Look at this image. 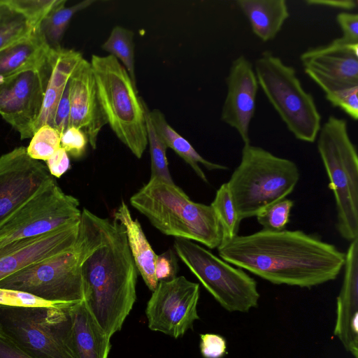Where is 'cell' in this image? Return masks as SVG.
<instances>
[{
    "label": "cell",
    "instance_id": "cell-1",
    "mask_svg": "<svg viewBox=\"0 0 358 358\" xmlns=\"http://www.w3.org/2000/svg\"><path fill=\"white\" fill-rule=\"evenodd\" d=\"M84 301L111 337L120 331L136 299L137 268L125 229L117 220L83 208L76 241Z\"/></svg>",
    "mask_w": 358,
    "mask_h": 358
},
{
    "label": "cell",
    "instance_id": "cell-2",
    "mask_svg": "<svg viewBox=\"0 0 358 358\" xmlns=\"http://www.w3.org/2000/svg\"><path fill=\"white\" fill-rule=\"evenodd\" d=\"M221 259L275 285L311 288L335 280L345 254L301 230L263 229L221 243Z\"/></svg>",
    "mask_w": 358,
    "mask_h": 358
},
{
    "label": "cell",
    "instance_id": "cell-3",
    "mask_svg": "<svg viewBox=\"0 0 358 358\" xmlns=\"http://www.w3.org/2000/svg\"><path fill=\"white\" fill-rule=\"evenodd\" d=\"M129 201L165 235L196 241L210 249L222 242L221 228L210 204L192 201L174 182L150 177Z\"/></svg>",
    "mask_w": 358,
    "mask_h": 358
},
{
    "label": "cell",
    "instance_id": "cell-4",
    "mask_svg": "<svg viewBox=\"0 0 358 358\" xmlns=\"http://www.w3.org/2000/svg\"><path fill=\"white\" fill-rule=\"evenodd\" d=\"M297 165L259 146L243 144L241 162L227 182L241 222L285 199L299 180Z\"/></svg>",
    "mask_w": 358,
    "mask_h": 358
},
{
    "label": "cell",
    "instance_id": "cell-5",
    "mask_svg": "<svg viewBox=\"0 0 358 358\" xmlns=\"http://www.w3.org/2000/svg\"><path fill=\"white\" fill-rule=\"evenodd\" d=\"M316 140L335 199L337 231L343 238L352 241L358 238V156L347 121L329 115Z\"/></svg>",
    "mask_w": 358,
    "mask_h": 358
},
{
    "label": "cell",
    "instance_id": "cell-6",
    "mask_svg": "<svg viewBox=\"0 0 358 358\" xmlns=\"http://www.w3.org/2000/svg\"><path fill=\"white\" fill-rule=\"evenodd\" d=\"M90 62L108 124L118 139L141 159L148 145L143 99L115 57L94 54Z\"/></svg>",
    "mask_w": 358,
    "mask_h": 358
},
{
    "label": "cell",
    "instance_id": "cell-7",
    "mask_svg": "<svg viewBox=\"0 0 358 358\" xmlns=\"http://www.w3.org/2000/svg\"><path fill=\"white\" fill-rule=\"evenodd\" d=\"M0 305V333L32 358H78L73 344L71 307Z\"/></svg>",
    "mask_w": 358,
    "mask_h": 358
},
{
    "label": "cell",
    "instance_id": "cell-8",
    "mask_svg": "<svg viewBox=\"0 0 358 358\" xmlns=\"http://www.w3.org/2000/svg\"><path fill=\"white\" fill-rule=\"evenodd\" d=\"M253 66L259 87L289 131L299 141L314 143L322 115L295 69L270 51H264Z\"/></svg>",
    "mask_w": 358,
    "mask_h": 358
},
{
    "label": "cell",
    "instance_id": "cell-9",
    "mask_svg": "<svg viewBox=\"0 0 358 358\" xmlns=\"http://www.w3.org/2000/svg\"><path fill=\"white\" fill-rule=\"evenodd\" d=\"M81 212L78 200L55 179L0 222V258L34 237L79 222Z\"/></svg>",
    "mask_w": 358,
    "mask_h": 358
},
{
    "label": "cell",
    "instance_id": "cell-10",
    "mask_svg": "<svg viewBox=\"0 0 358 358\" xmlns=\"http://www.w3.org/2000/svg\"><path fill=\"white\" fill-rule=\"evenodd\" d=\"M178 257L225 310L247 313L258 306L256 280L210 250L189 240L176 238Z\"/></svg>",
    "mask_w": 358,
    "mask_h": 358
},
{
    "label": "cell",
    "instance_id": "cell-11",
    "mask_svg": "<svg viewBox=\"0 0 358 358\" xmlns=\"http://www.w3.org/2000/svg\"><path fill=\"white\" fill-rule=\"evenodd\" d=\"M0 288L25 292L62 303L84 300L79 252L76 244L0 281Z\"/></svg>",
    "mask_w": 358,
    "mask_h": 358
},
{
    "label": "cell",
    "instance_id": "cell-12",
    "mask_svg": "<svg viewBox=\"0 0 358 358\" xmlns=\"http://www.w3.org/2000/svg\"><path fill=\"white\" fill-rule=\"evenodd\" d=\"M50 75L48 57L40 68L0 80V115L22 140L35 133Z\"/></svg>",
    "mask_w": 358,
    "mask_h": 358
},
{
    "label": "cell",
    "instance_id": "cell-13",
    "mask_svg": "<svg viewBox=\"0 0 358 358\" xmlns=\"http://www.w3.org/2000/svg\"><path fill=\"white\" fill-rule=\"evenodd\" d=\"M199 285L184 276L159 281L147 303L148 327L178 338L199 319Z\"/></svg>",
    "mask_w": 358,
    "mask_h": 358
},
{
    "label": "cell",
    "instance_id": "cell-14",
    "mask_svg": "<svg viewBox=\"0 0 358 358\" xmlns=\"http://www.w3.org/2000/svg\"><path fill=\"white\" fill-rule=\"evenodd\" d=\"M55 180L20 146L0 156V222Z\"/></svg>",
    "mask_w": 358,
    "mask_h": 358
},
{
    "label": "cell",
    "instance_id": "cell-15",
    "mask_svg": "<svg viewBox=\"0 0 358 358\" xmlns=\"http://www.w3.org/2000/svg\"><path fill=\"white\" fill-rule=\"evenodd\" d=\"M225 80L227 94L221 120L238 132L243 144L250 143L249 130L259 87L253 64L244 55L238 56L232 62Z\"/></svg>",
    "mask_w": 358,
    "mask_h": 358
},
{
    "label": "cell",
    "instance_id": "cell-16",
    "mask_svg": "<svg viewBox=\"0 0 358 358\" xmlns=\"http://www.w3.org/2000/svg\"><path fill=\"white\" fill-rule=\"evenodd\" d=\"M70 123L83 130L93 149L99 134L108 124L101 106L91 64L82 59L69 80Z\"/></svg>",
    "mask_w": 358,
    "mask_h": 358
},
{
    "label": "cell",
    "instance_id": "cell-17",
    "mask_svg": "<svg viewBox=\"0 0 358 358\" xmlns=\"http://www.w3.org/2000/svg\"><path fill=\"white\" fill-rule=\"evenodd\" d=\"M345 254L334 334L347 352L358 358V238L350 241Z\"/></svg>",
    "mask_w": 358,
    "mask_h": 358
},
{
    "label": "cell",
    "instance_id": "cell-18",
    "mask_svg": "<svg viewBox=\"0 0 358 358\" xmlns=\"http://www.w3.org/2000/svg\"><path fill=\"white\" fill-rule=\"evenodd\" d=\"M80 221L32 238L0 258V281L17 271L72 248L77 239Z\"/></svg>",
    "mask_w": 358,
    "mask_h": 358
},
{
    "label": "cell",
    "instance_id": "cell-19",
    "mask_svg": "<svg viewBox=\"0 0 358 358\" xmlns=\"http://www.w3.org/2000/svg\"><path fill=\"white\" fill-rule=\"evenodd\" d=\"M83 59L80 52L72 49L62 47L50 49L48 55L50 75L35 131L45 124L54 127L57 105L67 83Z\"/></svg>",
    "mask_w": 358,
    "mask_h": 358
},
{
    "label": "cell",
    "instance_id": "cell-20",
    "mask_svg": "<svg viewBox=\"0 0 358 358\" xmlns=\"http://www.w3.org/2000/svg\"><path fill=\"white\" fill-rule=\"evenodd\" d=\"M73 344L78 358H108L110 342L84 301L71 307Z\"/></svg>",
    "mask_w": 358,
    "mask_h": 358
},
{
    "label": "cell",
    "instance_id": "cell-21",
    "mask_svg": "<svg viewBox=\"0 0 358 358\" xmlns=\"http://www.w3.org/2000/svg\"><path fill=\"white\" fill-rule=\"evenodd\" d=\"M50 48L39 28L0 50V80L41 67Z\"/></svg>",
    "mask_w": 358,
    "mask_h": 358
},
{
    "label": "cell",
    "instance_id": "cell-22",
    "mask_svg": "<svg viewBox=\"0 0 358 358\" xmlns=\"http://www.w3.org/2000/svg\"><path fill=\"white\" fill-rule=\"evenodd\" d=\"M114 220L124 228L128 245L138 271L145 285L153 292L159 281L155 276V262L157 255L149 243L137 219H134L128 206L122 201L114 213Z\"/></svg>",
    "mask_w": 358,
    "mask_h": 358
},
{
    "label": "cell",
    "instance_id": "cell-23",
    "mask_svg": "<svg viewBox=\"0 0 358 358\" xmlns=\"http://www.w3.org/2000/svg\"><path fill=\"white\" fill-rule=\"evenodd\" d=\"M254 34L262 41L273 40L289 17L285 0H238Z\"/></svg>",
    "mask_w": 358,
    "mask_h": 358
},
{
    "label": "cell",
    "instance_id": "cell-24",
    "mask_svg": "<svg viewBox=\"0 0 358 358\" xmlns=\"http://www.w3.org/2000/svg\"><path fill=\"white\" fill-rule=\"evenodd\" d=\"M151 122L167 148L176 152L190 167L197 176L204 182L208 180L206 174L200 167L203 165L208 171H227V166L208 161L203 158L189 143V142L179 134L166 121L164 115L159 109L148 110Z\"/></svg>",
    "mask_w": 358,
    "mask_h": 358
},
{
    "label": "cell",
    "instance_id": "cell-25",
    "mask_svg": "<svg viewBox=\"0 0 358 358\" xmlns=\"http://www.w3.org/2000/svg\"><path fill=\"white\" fill-rule=\"evenodd\" d=\"M304 71L332 80L358 84V56L348 52L322 55L301 61Z\"/></svg>",
    "mask_w": 358,
    "mask_h": 358
},
{
    "label": "cell",
    "instance_id": "cell-26",
    "mask_svg": "<svg viewBox=\"0 0 358 358\" xmlns=\"http://www.w3.org/2000/svg\"><path fill=\"white\" fill-rule=\"evenodd\" d=\"M95 2V0H85L70 7H66L65 4L61 5L42 21L39 30L50 49L55 50L62 47L61 42L72 17Z\"/></svg>",
    "mask_w": 358,
    "mask_h": 358
},
{
    "label": "cell",
    "instance_id": "cell-27",
    "mask_svg": "<svg viewBox=\"0 0 358 358\" xmlns=\"http://www.w3.org/2000/svg\"><path fill=\"white\" fill-rule=\"evenodd\" d=\"M134 33L122 26H115L107 40L101 45V48L115 57L128 72L136 88L134 59Z\"/></svg>",
    "mask_w": 358,
    "mask_h": 358
},
{
    "label": "cell",
    "instance_id": "cell-28",
    "mask_svg": "<svg viewBox=\"0 0 358 358\" xmlns=\"http://www.w3.org/2000/svg\"><path fill=\"white\" fill-rule=\"evenodd\" d=\"M36 29H38L7 0H0V50Z\"/></svg>",
    "mask_w": 358,
    "mask_h": 358
},
{
    "label": "cell",
    "instance_id": "cell-29",
    "mask_svg": "<svg viewBox=\"0 0 358 358\" xmlns=\"http://www.w3.org/2000/svg\"><path fill=\"white\" fill-rule=\"evenodd\" d=\"M222 231V242L231 240L238 235L241 221L238 219L230 190L227 182L217 190L210 203Z\"/></svg>",
    "mask_w": 358,
    "mask_h": 358
},
{
    "label": "cell",
    "instance_id": "cell-30",
    "mask_svg": "<svg viewBox=\"0 0 358 358\" xmlns=\"http://www.w3.org/2000/svg\"><path fill=\"white\" fill-rule=\"evenodd\" d=\"M145 110L148 145L150 148L151 158V177L158 178L164 181L173 183L171 178L166 157V149L168 148L157 133L148 114L149 108L143 101Z\"/></svg>",
    "mask_w": 358,
    "mask_h": 358
},
{
    "label": "cell",
    "instance_id": "cell-31",
    "mask_svg": "<svg viewBox=\"0 0 358 358\" xmlns=\"http://www.w3.org/2000/svg\"><path fill=\"white\" fill-rule=\"evenodd\" d=\"M31 138L27 152L34 159L47 161L60 148L61 134L48 124L39 127Z\"/></svg>",
    "mask_w": 358,
    "mask_h": 358
},
{
    "label": "cell",
    "instance_id": "cell-32",
    "mask_svg": "<svg viewBox=\"0 0 358 358\" xmlns=\"http://www.w3.org/2000/svg\"><path fill=\"white\" fill-rule=\"evenodd\" d=\"M38 29L42 21L56 8L66 4V0H7Z\"/></svg>",
    "mask_w": 358,
    "mask_h": 358
},
{
    "label": "cell",
    "instance_id": "cell-33",
    "mask_svg": "<svg viewBox=\"0 0 358 358\" xmlns=\"http://www.w3.org/2000/svg\"><path fill=\"white\" fill-rule=\"evenodd\" d=\"M293 206L292 200L286 198L282 199L260 212L256 216L257 222L264 229L272 231L285 229Z\"/></svg>",
    "mask_w": 358,
    "mask_h": 358
},
{
    "label": "cell",
    "instance_id": "cell-34",
    "mask_svg": "<svg viewBox=\"0 0 358 358\" xmlns=\"http://www.w3.org/2000/svg\"><path fill=\"white\" fill-rule=\"evenodd\" d=\"M69 303L49 301L31 294L0 288V305L11 307H59Z\"/></svg>",
    "mask_w": 358,
    "mask_h": 358
},
{
    "label": "cell",
    "instance_id": "cell-35",
    "mask_svg": "<svg viewBox=\"0 0 358 358\" xmlns=\"http://www.w3.org/2000/svg\"><path fill=\"white\" fill-rule=\"evenodd\" d=\"M89 142L85 132L73 127H69L61 134L60 147L68 155L78 159L85 154Z\"/></svg>",
    "mask_w": 358,
    "mask_h": 358
},
{
    "label": "cell",
    "instance_id": "cell-36",
    "mask_svg": "<svg viewBox=\"0 0 358 358\" xmlns=\"http://www.w3.org/2000/svg\"><path fill=\"white\" fill-rule=\"evenodd\" d=\"M200 351L204 358H222L227 352L225 338L216 334L200 335Z\"/></svg>",
    "mask_w": 358,
    "mask_h": 358
},
{
    "label": "cell",
    "instance_id": "cell-37",
    "mask_svg": "<svg viewBox=\"0 0 358 358\" xmlns=\"http://www.w3.org/2000/svg\"><path fill=\"white\" fill-rule=\"evenodd\" d=\"M70 110L69 81L57 105L55 117L54 128L61 134L69 127Z\"/></svg>",
    "mask_w": 358,
    "mask_h": 358
},
{
    "label": "cell",
    "instance_id": "cell-38",
    "mask_svg": "<svg viewBox=\"0 0 358 358\" xmlns=\"http://www.w3.org/2000/svg\"><path fill=\"white\" fill-rule=\"evenodd\" d=\"M172 255L166 252L157 256L155 276L158 281L169 280L176 277L177 265Z\"/></svg>",
    "mask_w": 358,
    "mask_h": 358
},
{
    "label": "cell",
    "instance_id": "cell-39",
    "mask_svg": "<svg viewBox=\"0 0 358 358\" xmlns=\"http://www.w3.org/2000/svg\"><path fill=\"white\" fill-rule=\"evenodd\" d=\"M45 162L49 173L55 178H60L71 167L69 155L61 147Z\"/></svg>",
    "mask_w": 358,
    "mask_h": 358
},
{
    "label": "cell",
    "instance_id": "cell-40",
    "mask_svg": "<svg viewBox=\"0 0 358 358\" xmlns=\"http://www.w3.org/2000/svg\"><path fill=\"white\" fill-rule=\"evenodd\" d=\"M342 34L358 41V15L356 13L341 12L336 15Z\"/></svg>",
    "mask_w": 358,
    "mask_h": 358
},
{
    "label": "cell",
    "instance_id": "cell-41",
    "mask_svg": "<svg viewBox=\"0 0 358 358\" xmlns=\"http://www.w3.org/2000/svg\"><path fill=\"white\" fill-rule=\"evenodd\" d=\"M0 358H32L0 333Z\"/></svg>",
    "mask_w": 358,
    "mask_h": 358
},
{
    "label": "cell",
    "instance_id": "cell-42",
    "mask_svg": "<svg viewBox=\"0 0 358 358\" xmlns=\"http://www.w3.org/2000/svg\"><path fill=\"white\" fill-rule=\"evenodd\" d=\"M307 4L331 7L344 10H351L357 6L356 0H308Z\"/></svg>",
    "mask_w": 358,
    "mask_h": 358
}]
</instances>
